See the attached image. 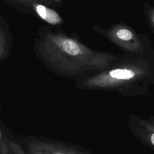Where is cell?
Here are the masks:
<instances>
[{
  "mask_svg": "<svg viewBox=\"0 0 154 154\" xmlns=\"http://www.w3.org/2000/svg\"><path fill=\"white\" fill-rule=\"evenodd\" d=\"M2 55V46L0 42V57Z\"/></svg>",
  "mask_w": 154,
  "mask_h": 154,
  "instance_id": "11",
  "label": "cell"
},
{
  "mask_svg": "<svg viewBox=\"0 0 154 154\" xmlns=\"http://www.w3.org/2000/svg\"><path fill=\"white\" fill-rule=\"evenodd\" d=\"M8 143L13 154H25L24 151L20 145L13 141H9Z\"/></svg>",
  "mask_w": 154,
  "mask_h": 154,
  "instance_id": "8",
  "label": "cell"
},
{
  "mask_svg": "<svg viewBox=\"0 0 154 154\" xmlns=\"http://www.w3.org/2000/svg\"><path fill=\"white\" fill-rule=\"evenodd\" d=\"M35 54L49 70L74 81L91 72L106 69L119 59L115 54L92 49L75 38L49 28L41 33Z\"/></svg>",
  "mask_w": 154,
  "mask_h": 154,
  "instance_id": "1",
  "label": "cell"
},
{
  "mask_svg": "<svg viewBox=\"0 0 154 154\" xmlns=\"http://www.w3.org/2000/svg\"><path fill=\"white\" fill-rule=\"evenodd\" d=\"M52 1H55V2H60L61 0H52Z\"/></svg>",
  "mask_w": 154,
  "mask_h": 154,
  "instance_id": "12",
  "label": "cell"
},
{
  "mask_svg": "<svg viewBox=\"0 0 154 154\" xmlns=\"http://www.w3.org/2000/svg\"><path fill=\"white\" fill-rule=\"evenodd\" d=\"M75 83L78 90L116 91L125 97L149 96L154 84V69L147 59L131 57Z\"/></svg>",
  "mask_w": 154,
  "mask_h": 154,
  "instance_id": "2",
  "label": "cell"
},
{
  "mask_svg": "<svg viewBox=\"0 0 154 154\" xmlns=\"http://www.w3.org/2000/svg\"><path fill=\"white\" fill-rule=\"evenodd\" d=\"M1 132L0 130V143H1Z\"/></svg>",
  "mask_w": 154,
  "mask_h": 154,
  "instance_id": "13",
  "label": "cell"
},
{
  "mask_svg": "<svg viewBox=\"0 0 154 154\" xmlns=\"http://www.w3.org/2000/svg\"><path fill=\"white\" fill-rule=\"evenodd\" d=\"M0 154H13V152L5 140H1L0 143Z\"/></svg>",
  "mask_w": 154,
  "mask_h": 154,
  "instance_id": "7",
  "label": "cell"
},
{
  "mask_svg": "<svg viewBox=\"0 0 154 154\" xmlns=\"http://www.w3.org/2000/svg\"><path fill=\"white\" fill-rule=\"evenodd\" d=\"M128 125L133 135L145 146L154 150V118L144 119L137 115L131 114Z\"/></svg>",
  "mask_w": 154,
  "mask_h": 154,
  "instance_id": "4",
  "label": "cell"
},
{
  "mask_svg": "<svg viewBox=\"0 0 154 154\" xmlns=\"http://www.w3.org/2000/svg\"><path fill=\"white\" fill-rule=\"evenodd\" d=\"M29 154H78V147L66 143L43 140H32L26 146Z\"/></svg>",
  "mask_w": 154,
  "mask_h": 154,
  "instance_id": "5",
  "label": "cell"
},
{
  "mask_svg": "<svg viewBox=\"0 0 154 154\" xmlns=\"http://www.w3.org/2000/svg\"><path fill=\"white\" fill-rule=\"evenodd\" d=\"M78 154H92L91 152L90 151H87V150H81Z\"/></svg>",
  "mask_w": 154,
  "mask_h": 154,
  "instance_id": "10",
  "label": "cell"
},
{
  "mask_svg": "<svg viewBox=\"0 0 154 154\" xmlns=\"http://www.w3.org/2000/svg\"><path fill=\"white\" fill-rule=\"evenodd\" d=\"M153 16H154V10L152 7H150L148 10V16H149L148 19L149 20V24L152 29H153V23H154Z\"/></svg>",
  "mask_w": 154,
  "mask_h": 154,
  "instance_id": "9",
  "label": "cell"
},
{
  "mask_svg": "<svg viewBox=\"0 0 154 154\" xmlns=\"http://www.w3.org/2000/svg\"><path fill=\"white\" fill-rule=\"evenodd\" d=\"M32 5L36 14L48 23L56 25L63 22L62 18L55 10L39 3L34 2Z\"/></svg>",
  "mask_w": 154,
  "mask_h": 154,
  "instance_id": "6",
  "label": "cell"
},
{
  "mask_svg": "<svg viewBox=\"0 0 154 154\" xmlns=\"http://www.w3.org/2000/svg\"><path fill=\"white\" fill-rule=\"evenodd\" d=\"M107 37L121 49L132 54H142L144 47L135 31L124 25H117L106 31Z\"/></svg>",
  "mask_w": 154,
  "mask_h": 154,
  "instance_id": "3",
  "label": "cell"
}]
</instances>
